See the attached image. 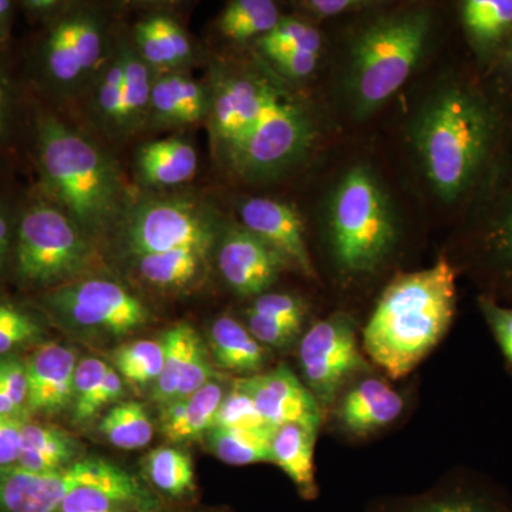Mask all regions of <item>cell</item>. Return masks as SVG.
<instances>
[{"mask_svg": "<svg viewBox=\"0 0 512 512\" xmlns=\"http://www.w3.org/2000/svg\"><path fill=\"white\" fill-rule=\"evenodd\" d=\"M32 131L40 195L62 208L93 242L113 231L127 201L109 154L50 111H36Z\"/></svg>", "mask_w": 512, "mask_h": 512, "instance_id": "obj_1", "label": "cell"}, {"mask_svg": "<svg viewBox=\"0 0 512 512\" xmlns=\"http://www.w3.org/2000/svg\"><path fill=\"white\" fill-rule=\"evenodd\" d=\"M456 269L446 256L400 274L384 289L363 332L370 359L393 379L413 372L446 335L456 315Z\"/></svg>", "mask_w": 512, "mask_h": 512, "instance_id": "obj_2", "label": "cell"}, {"mask_svg": "<svg viewBox=\"0 0 512 512\" xmlns=\"http://www.w3.org/2000/svg\"><path fill=\"white\" fill-rule=\"evenodd\" d=\"M495 133L493 109L467 87H444L424 104L414 119L413 144L441 200L456 201L473 187Z\"/></svg>", "mask_w": 512, "mask_h": 512, "instance_id": "obj_3", "label": "cell"}, {"mask_svg": "<svg viewBox=\"0 0 512 512\" xmlns=\"http://www.w3.org/2000/svg\"><path fill=\"white\" fill-rule=\"evenodd\" d=\"M43 25L30 53V83L49 99L72 100L90 89L113 50L106 16L96 6L66 2Z\"/></svg>", "mask_w": 512, "mask_h": 512, "instance_id": "obj_4", "label": "cell"}, {"mask_svg": "<svg viewBox=\"0 0 512 512\" xmlns=\"http://www.w3.org/2000/svg\"><path fill=\"white\" fill-rule=\"evenodd\" d=\"M431 16L409 10L367 26L350 50L346 89L360 116L373 113L406 83L419 64Z\"/></svg>", "mask_w": 512, "mask_h": 512, "instance_id": "obj_5", "label": "cell"}, {"mask_svg": "<svg viewBox=\"0 0 512 512\" xmlns=\"http://www.w3.org/2000/svg\"><path fill=\"white\" fill-rule=\"evenodd\" d=\"M93 241L55 202L22 201L10 269L20 285L50 291L74 281L92 262Z\"/></svg>", "mask_w": 512, "mask_h": 512, "instance_id": "obj_6", "label": "cell"}, {"mask_svg": "<svg viewBox=\"0 0 512 512\" xmlns=\"http://www.w3.org/2000/svg\"><path fill=\"white\" fill-rule=\"evenodd\" d=\"M336 262L350 274L375 271L397 242L396 215L372 171L355 167L336 185L328 212Z\"/></svg>", "mask_w": 512, "mask_h": 512, "instance_id": "obj_7", "label": "cell"}, {"mask_svg": "<svg viewBox=\"0 0 512 512\" xmlns=\"http://www.w3.org/2000/svg\"><path fill=\"white\" fill-rule=\"evenodd\" d=\"M113 231L131 259L215 247L222 232L217 211L191 194L158 195L127 205Z\"/></svg>", "mask_w": 512, "mask_h": 512, "instance_id": "obj_8", "label": "cell"}, {"mask_svg": "<svg viewBox=\"0 0 512 512\" xmlns=\"http://www.w3.org/2000/svg\"><path fill=\"white\" fill-rule=\"evenodd\" d=\"M313 138L315 126L308 110L272 82L254 128L227 164L251 183L274 180L308 154Z\"/></svg>", "mask_w": 512, "mask_h": 512, "instance_id": "obj_9", "label": "cell"}, {"mask_svg": "<svg viewBox=\"0 0 512 512\" xmlns=\"http://www.w3.org/2000/svg\"><path fill=\"white\" fill-rule=\"evenodd\" d=\"M40 303L64 325L100 335H131L151 320L146 303L107 278L74 279L43 293Z\"/></svg>", "mask_w": 512, "mask_h": 512, "instance_id": "obj_10", "label": "cell"}, {"mask_svg": "<svg viewBox=\"0 0 512 512\" xmlns=\"http://www.w3.org/2000/svg\"><path fill=\"white\" fill-rule=\"evenodd\" d=\"M303 379L323 410L338 399L340 389L370 367L357 345L356 326L346 313L320 320L299 345Z\"/></svg>", "mask_w": 512, "mask_h": 512, "instance_id": "obj_11", "label": "cell"}, {"mask_svg": "<svg viewBox=\"0 0 512 512\" xmlns=\"http://www.w3.org/2000/svg\"><path fill=\"white\" fill-rule=\"evenodd\" d=\"M110 461L87 458L56 471L0 467V512H59L64 498L79 485L92 483Z\"/></svg>", "mask_w": 512, "mask_h": 512, "instance_id": "obj_12", "label": "cell"}, {"mask_svg": "<svg viewBox=\"0 0 512 512\" xmlns=\"http://www.w3.org/2000/svg\"><path fill=\"white\" fill-rule=\"evenodd\" d=\"M271 80L261 74H232L218 80L210 92L208 120L215 151L225 161L254 128L264 109Z\"/></svg>", "mask_w": 512, "mask_h": 512, "instance_id": "obj_13", "label": "cell"}, {"mask_svg": "<svg viewBox=\"0 0 512 512\" xmlns=\"http://www.w3.org/2000/svg\"><path fill=\"white\" fill-rule=\"evenodd\" d=\"M217 261L224 281L241 296L262 295L289 266L278 252L242 225L221 232Z\"/></svg>", "mask_w": 512, "mask_h": 512, "instance_id": "obj_14", "label": "cell"}, {"mask_svg": "<svg viewBox=\"0 0 512 512\" xmlns=\"http://www.w3.org/2000/svg\"><path fill=\"white\" fill-rule=\"evenodd\" d=\"M238 383L247 390L259 414L274 429L285 424H305L318 429L322 426L325 410L289 366L281 365L271 372L242 377Z\"/></svg>", "mask_w": 512, "mask_h": 512, "instance_id": "obj_15", "label": "cell"}, {"mask_svg": "<svg viewBox=\"0 0 512 512\" xmlns=\"http://www.w3.org/2000/svg\"><path fill=\"white\" fill-rule=\"evenodd\" d=\"M241 225L306 276H315L298 211L272 198H248L239 207Z\"/></svg>", "mask_w": 512, "mask_h": 512, "instance_id": "obj_16", "label": "cell"}, {"mask_svg": "<svg viewBox=\"0 0 512 512\" xmlns=\"http://www.w3.org/2000/svg\"><path fill=\"white\" fill-rule=\"evenodd\" d=\"M74 350L56 342L43 343L26 362L30 413L55 414L72 406L77 367Z\"/></svg>", "mask_w": 512, "mask_h": 512, "instance_id": "obj_17", "label": "cell"}, {"mask_svg": "<svg viewBox=\"0 0 512 512\" xmlns=\"http://www.w3.org/2000/svg\"><path fill=\"white\" fill-rule=\"evenodd\" d=\"M403 409V397L396 390L383 380L366 377L340 399L336 417L350 434L365 437L399 419Z\"/></svg>", "mask_w": 512, "mask_h": 512, "instance_id": "obj_18", "label": "cell"}, {"mask_svg": "<svg viewBox=\"0 0 512 512\" xmlns=\"http://www.w3.org/2000/svg\"><path fill=\"white\" fill-rule=\"evenodd\" d=\"M210 110V92L181 72L158 74L151 90L147 124L156 128L192 126Z\"/></svg>", "mask_w": 512, "mask_h": 512, "instance_id": "obj_19", "label": "cell"}, {"mask_svg": "<svg viewBox=\"0 0 512 512\" xmlns=\"http://www.w3.org/2000/svg\"><path fill=\"white\" fill-rule=\"evenodd\" d=\"M146 503L147 495L136 478L110 463L97 480L70 491L59 512H136Z\"/></svg>", "mask_w": 512, "mask_h": 512, "instance_id": "obj_20", "label": "cell"}, {"mask_svg": "<svg viewBox=\"0 0 512 512\" xmlns=\"http://www.w3.org/2000/svg\"><path fill=\"white\" fill-rule=\"evenodd\" d=\"M134 168L137 180L146 187H178L197 174V150L183 137L148 141L138 148Z\"/></svg>", "mask_w": 512, "mask_h": 512, "instance_id": "obj_21", "label": "cell"}, {"mask_svg": "<svg viewBox=\"0 0 512 512\" xmlns=\"http://www.w3.org/2000/svg\"><path fill=\"white\" fill-rule=\"evenodd\" d=\"M214 247L174 249L164 254L131 259L134 272L144 284L158 291L184 292L202 282Z\"/></svg>", "mask_w": 512, "mask_h": 512, "instance_id": "obj_22", "label": "cell"}, {"mask_svg": "<svg viewBox=\"0 0 512 512\" xmlns=\"http://www.w3.org/2000/svg\"><path fill=\"white\" fill-rule=\"evenodd\" d=\"M227 393L224 384L212 379L191 396L161 406L164 436L173 443L201 439L215 426L218 410Z\"/></svg>", "mask_w": 512, "mask_h": 512, "instance_id": "obj_23", "label": "cell"}, {"mask_svg": "<svg viewBox=\"0 0 512 512\" xmlns=\"http://www.w3.org/2000/svg\"><path fill=\"white\" fill-rule=\"evenodd\" d=\"M319 430L305 424H285L275 430L271 440L272 463L291 478L306 500L319 494L313 460Z\"/></svg>", "mask_w": 512, "mask_h": 512, "instance_id": "obj_24", "label": "cell"}, {"mask_svg": "<svg viewBox=\"0 0 512 512\" xmlns=\"http://www.w3.org/2000/svg\"><path fill=\"white\" fill-rule=\"evenodd\" d=\"M154 79L156 73L141 59L133 43L124 39V86L111 136H130L147 126Z\"/></svg>", "mask_w": 512, "mask_h": 512, "instance_id": "obj_25", "label": "cell"}, {"mask_svg": "<svg viewBox=\"0 0 512 512\" xmlns=\"http://www.w3.org/2000/svg\"><path fill=\"white\" fill-rule=\"evenodd\" d=\"M210 346L215 363L228 372L249 377L264 369V346L234 318L222 316L212 323Z\"/></svg>", "mask_w": 512, "mask_h": 512, "instance_id": "obj_26", "label": "cell"}, {"mask_svg": "<svg viewBox=\"0 0 512 512\" xmlns=\"http://www.w3.org/2000/svg\"><path fill=\"white\" fill-rule=\"evenodd\" d=\"M79 454V444L66 431L47 424L25 423L18 466L45 473L72 466Z\"/></svg>", "mask_w": 512, "mask_h": 512, "instance_id": "obj_27", "label": "cell"}, {"mask_svg": "<svg viewBox=\"0 0 512 512\" xmlns=\"http://www.w3.org/2000/svg\"><path fill=\"white\" fill-rule=\"evenodd\" d=\"M275 430H242L214 426L207 433L208 446L215 456L231 466L272 463L271 440Z\"/></svg>", "mask_w": 512, "mask_h": 512, "instance_id": "obj_28", "label": "cell"}, {"mask_svg": "<svg viewBox=\"0 0 512 512\" xmlns=\"http://www.w3.org/2000/svg\"><path fill=\"white\" fill-rule=\"evenodd\" d=\"M387 512H512V505L490 488L463 484Z\"/></svg>", "mask_w": 512, "mask_h": 512, "instance_id": "obj_29", "label": "cell"}, {"mask_svg": "<svg viewBox=\"0 0 512 512\" xmlns=\"http://www.w3.org/2000/svg\"><path fill=\"white\" fill-rule=\"evenodd\" d=\"M124 86V39L113 46L110 56L94 77L90 93V111L94 120L109 133L113 134L119 111L121 93Z\"/></svg>", "mask_w": 512, "mask_h": 512, "instance_id": "obj_30", "label": "cell"}, {"mask_svg": "<svg viewBox=\"0 0 512 512\" xmlns=\"http://www.w3.org/2000/svg\"><path fill=\"white\" fill-rule=\"evenodd\" d=\"M278 6L271 0H235L221 13L218 26L222 35L234 42L261 39L279 22Z\"/></svg>", "mask_w": 512, "mask_h": 512, "instance_id": "obj_31", "label": "cell"}, {"mask_svg": "<svg viewBox=\"0 0 512 512\" xmlns=\"http://www.w3.org/2000/svg\"><path fill=\"white\" fill-rule=\"evenodd\" d=\"M99 430L113 446L123 450L146 447L153 440L154 426L146 407L137 402H124L104 414Z\"/></svg>", "mask_w": 512, "mask_h": 512, "instance_id": "obj_32", "label": "cell"}, {"mask_svg": "<svg viewBox=\"0 0 512 512\" xmlns=\"http://www.w3.org/2000/svg\"><path fill=\"white\" fill-rule=\"evenodd\" d=\"M197 335L188 323H178L161 336L164 345V366L153 389V399L161 406L177 399L191 343Z\"/></svg>", "mask_w": 512, "mask_h": 512, "instance_id": "obj_33", "label": "cell"}, {"mask_svg": "<svg viewBox=\"0 0 512 512\" xmlns=\"http://www.w3.org/2000/svg\"><path fill=\"white\" fill-rule=\"evenodd\" d=\"M151 483L173 497H183L194 488V467L190 454L174 447H158L146 458Z\"/></svg>", "mask_w": 512, "mask_h": 512, "instance_id": "obj_34", "label": "cell"}, {"mask_svg": "<svg viewBox=\"0 0 512 512\" xmlns=\"http://www.w3.org/2000/svg\"><path fill=\"white\" fill-rule=\"evenodd\" d=\"M117 372L138 386L156 383L164 366L163 340H137L121 345L113 353Z\"/></svg>", "mask_w": 512, "mask_h": 512, "instance_id": "obj_35", "label": "cell"}, {"mask_svg": "<svg viewBox=\"0 0 512 512\" xmlns=\"http://www.w3.org/2000/svg\"><path fill=\"white\" fill-rule=\"evenodd\" d=\"M463 22L474 42L491 45L512 25V0H468L463 5Z\"/></svg>", "mask_w": 512, "mask_h": 512, "instance_id": "obj_36", "label": "cell"}, {"mask_svg": "<svg viewBox=\"0 0 512 512\" xmlns=\"http://www.w3.org/2000/svg\"><path fill=\"white\" fill-rule=\"evenodd\" d=\"M484 255L497 281L512 292V190L488 229Z\"/></svg>", "mask_w": 512, "mask_h": 512, "instance_id": "obj_37", "label": "cell"}, {"mask_svg": "<svg viewBox=\"0 0 512 512\" xmlns=\"http://www.w3.org/2000/svg\"><path fill=\"white\" fill-rule=\"evenodd\" d=\"M265 56L275 52H292L303 50L319 55L322 36L316 28L302 20L281 18L271 32L256 40Z\"/></svg>", "mask_w": 512, "mask_h": 512, "instance_id": "obj_38", "label": "cell"}, {"mask_svg": "<svg viewBox=\"0 0 512 512\" xmlns=\"http://www.w3.org/2000/svg\"><path fill=\"white\" fill-rule=\"evenodd\" d=\"M43 335L39 318L18 303L0 299V355L37 342Z\"/></svg>", "mask_w": 512, "mask_h": 512, "instance_id": "obj_39", "label": "cell"}, {"mask_svg": "<svg viewBox=\"0 0 512 512\" xmlns=\"http://www.w3.org/2000/svg\"><path fill=\"white\" fill-rule=\"evenodd\" d=\"M134 47L138 55L158 74L181 72L177 60L165 42L163 33L158 28L156 13L147 15L134 28Z\"/></svg>", "mask_w": 512, "mask_h": 512, "instance_id": "obj_40", "label": "cell"}, {"mask_svg": "<svg viewBox=\"0 0 512 512\" xmlns=\"http://www.w3.org/2000/svg\"><path fill=\"white\" fill-rule=\"evenodd\" d=\"M22 123V93L0 59V156L15 148Z\"/></svg>", "mask_w": 512, "mask_h": 512, "instance_id": "obj_41", "label": "cell"}, {"mask_svg": "<svg viewBox=\"0 0 512 512\" xmlns=\"http://www.w3.org/2000/svg\"><path fill=\"white\" fill-rule=\"evenodd\" d=\"M215 426L242 430H275L256 409L254 400L241 384L235 382L222 400Z\"/></svg>", "mask_w": 512, "mask_h": 512, "instance_id": "obj_42", "label": "cell"}, {"mask_svg": "<svg viewBox=\"0 0 512 512\" xmlns=\"http://www.w3.org/2000/svg\"><path fill=\"white\" fill-rule=\"evenodd\" d=\"M110 366L97 357H86L77 363L73 380V421L82 424L84 413L103 383L104 377L109 372Z\"/></svg>", "mask_w": 512, "mask_h": 512, "instance_id": "obj_43", "label": "cell"}, {"mask_svg": "<svg viewBox=\"0 0 512 512\" xmlns=\"http://www.w3.org/2000/svg\"><path fill=\"white\" fill-rule=\"evenodd\" d=\"M248 313L302 328L305 303L289 293H262Z\"/></svg>", "mask_w": 512, "mask_h": 512, "instance_id": "obj_44", "label": "cell"}, {"mask_svg": "<svg viewBox=\"0 0 512 512\" xmlns=\"http://www.w3.org/2000/svg\"><path fill=\"white\" fill-rule=\"evenodd\" d=\"M478 306L512 375V308L500 305L494 298L485 295L478 298Z\"/></svg>", "mask_w": 512, "mask_h": 512, "instance_id": "obj_45", "label": "cell"}, {"mask_svg": "<svg viewBox=\"0 0 512 512\" xmlns=\"http://www.w3.org/2000/svg\"><path fill=\"white\" fill-rule=\"evenodd\" d=\"M212 379H215V370L212 367L210 355H208L200 335H197L191 343L187 366H185L177 399L191 396V394L198 392L201 387H204L205 384L211 382Z\"/></svg>", "mask_w": 512, "mask_h": 512, "instance_id": "obj_46", "label": "cell"}, {"mask_svg": "<svg viewBox=\"0 0 512 512\" xmlns=\"http://www.w3.org/2000/svg\"><path fill=\"white\" fill-rule=\"evenodd\" d=\"M22 201L0 188V278L10 268L16 224Z\"/></svg>", "mask_w": 512, "mask_h": 512, "instance_id": "obj_47", "label": "cell"}, {"mask_svg": "<svg viewBox=\"0 0 512 512\" xmlns=\"http://www.w3.org/2000/svg\"><path fill=\"white\" fill-rule=\"evenodd\" d=\"M302 328L248 313V330L262 346L282 349L298 338Z\"/></svg>", "mask_w": 512, "mask_h": 512, "instance_id": "obj_48", "label": "cell"}, {"mask_svg": "<svg viewBox=\"0 0 512 512\" xmlns=\"http://www.w3.org/2000/svg\"><path fill=\"white\" fill-rule=\"evenodd\" d=\"M0 377H2L10 400L15 404L18 412L22 414V410L26 407V400H28V369H26V362L16 356L0 359Z\"/></svg>", "mask_w": 512, "mask_h": 512, "instance_id": "obj_49", "label": "cell"}, {"mask_svg": "<svg viewBox=\"0 0 512 512\" xmlns=\"http://www.w3.org/2000/svg\"><path fill=\"white\" fill-rule=\"evenodd\" d=\"M156 19L165 42L177 60L178 67L183 70L194 59V46H192L191 37L188 36L187 30L170 15L156 13Z\"/></svg>", "mask_w": 512, "mask_h": 512, "instance_id": "obj_50", "label": "cell"}, {"mask_svg": "<svg viewBox=\"0 0 512 512\" xmlns=\"http://www.w3.org/2000/svg\"><path fill=\"white\" fill-rule=\"evenodd\" d=\"M25 423L22 417L0 416V467L18 464Z\"/></svg>", "mask_w": 512, "mask_h": 512, "instance_id": "obj_51", "label": "cell"}, {"mask_svg": "<svg viewBox=\"0 0 512 512\" xmlns=\"http://www.w3.org/2000/svg\"><path fill=\"white\" fill-rule=\"evenodd\" d=\"M278 67L279 72L291 79H305L311 76L318 64V55L303 50H292V52H275L266 56Z\"/></svg>", "mask_w": 512, "mask_h": 512, "instance_id": "obj_52", "label": "cell"}, {"mask_svg": "<svg viewBox=\"0 0 512 512\" xmlns=\"http://www.w3.org/2000/svg\"><path fill=\"white\" fill-rule=\"evenodd\" d=\"M121 396H123V380H121L120 373L113 369V367H110L103 383H101L99 390L94 394L92 402H90L86 413H84L83 423L93 419L103 407L117 402Z\"/></svg>", "mask_w": 512, "mask_h": 512, "instance_id": "obj_53", "label": "cell"}, {"mask_svg": "<svg viewBox=\"0 0 512 512\" xmlns=\"http://www.w3.org/2000/svg\"><path fill=\"white\" fill-rule=\"evenodd\" d=\"M359 5H363V3L355 2V0H311V2L303 3V8L318 18L319 16L320 18H329V16L355 9Z\"/></svg>", "mask_w": 512, "mask_h": 512, "instance_id": "obj_54", "label": "cell"}, {"mask_svg": "<svg viewBox=\"0 0 512 512\" xmlns=\"http://www.w3.org/2000/svg\"><path fill=\"white\" fill-rule=\"evenodd\" d=\"M64 3L66 2L60 0H23L19 2V6L25 10L28 18L46 23L63 8Z\"/></svg>", "mask_w": 512, "mask_h": 512, "instance_id": "obj_55", "label": "cell"}, {"mask_svg": "<svg viewBox=\"0 0 512 512\" xmlns=\"http://www.w3.org/2000/svg\"><path fill=\"white\" fill-rule=\"evenodd\" d=\"M18 5L12 0H0V50H5L9 45Z\"/></svg>", "mask_w": 512, "mask_h": 512, "instance_id": "obj_56", "label": "cell"}, {"mask_svg": "<svg viewBox=\"0 0 512 512\" xmlns=\"http://www.w3.org/2000/svg\"><path fill=\"white\" fill-rule=\"evenodd\" d=\"M0 416H18L22 414L18 412L15 404L10 400L8 392H6L5 384H3L2 377H0Z\"/></svg>", "mask_w": 512, "mask_h": 512, "instance_id": "obj_57", "label": "cell"}, {"mask_svg": "<svg viewBox=\"0 0 512 512\" xmlns=\"http://www.w3.org/2000/svg\"><path fill=\"white\" fill-rule=\"evenodd\" d=\"M507 57H508V60H510V63L512 64V39L510 42V47H508V50H507Z\"/></svg>", "mask_w": 512, "mask_h": 512, "instance_id": "obj_58", "label": "cell"}, {"mask_svg": "<svg viewBox=\"0 0 512 512\" xmlns=\"http://www.w3.org/2000/svg\"><path fill=\"white\" fill-rule=\"evenodd\" d=\"M3 168H5V163H3V157L0 156V177H2Z\"/></svg>", "mask_w": 512, "mask_h": 512, "instance_id": "obj_59", "label": "cell"}]
</instances>
